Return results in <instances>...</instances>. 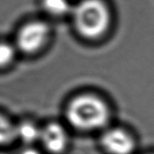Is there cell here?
I'll list each match as a JSON object with an SVG mask.
<instances>
[{"mask_svg":"<svg viewBox=\"0 0 154 154\" xmlns=\"http://www.w3.org/2000/svg\"><path fill=\"white\" fill-rule=\"evenodd\" d=\"M109 116L106 103L93 95H78L70 101L66 109L69 123L84 131L102 128L108 122Z\"/></svg>","mask_w":154,"mask_h":154,"instance_id":"obj_1","label":"cell"},{"mask_svg":"<svg viewBox=\"0 0 154 154\" xmlns=\"http://www.w3.org/2000/svg\"><path fill=\"white\" fill-rule=\"evenodd\" d=\"M71 14L78 32L87 39L100 37L111 21L110 11L103 0H80Z\"/></svg>","mask_w":154,"mask_h":154,"instance_id":"obj_2","label":"cell"},{"mask_svg":"<svg viewBox=\"0 0 154 154\" xmlns=\"http://www.w3.org/2000/svg\"><path fill=\"white\" fill-rule=\"evenodd\" d=\"M50 27L44 21H34L23 26L16 38V48L24 53L38 51L48 41Z\"/></svg>","mask_w":154,"mask_h":154,"instance_id":"obj_3","label":"cell"},{"mask_svg":"<svg viewBox=\"0 0 154 154\" xmlns=\"http://www.w3.org/2000/svg\"><path fill=\"white\" fill-rule=\"evenodd\" d=\"M101 141L104 149L111 154H131L135 149L133 137L120 128L107 130Z\"/></svg>","mask_w":154,"mask_h":154,"instance_id":"obj_4","label":"cell"},{"mask_svg":"<svg viewBox=\"0 0 154 154\" xmlns=\"http://www.w3.org/2000/svg\"><path fill=\"white\" fill-rule=\"evenodd\" d=\"M40 140L48 152L58 154L66 149L68 135L60 124L51 122L42 128Z\"/></svg>","mask_w":154,"mask_h":154,"instance_id":"obj_5","label":"cell"},{"mask_svg":"<svg viewBox=\"0 0 154 154\" xmlns=\"http://www.w3.org/2000/svg\"><path fill=\"white\" fill-rule=\"evenodd\" d=\"M42 128L31 122H23L16 125V139L26 144H32L40 140Z\"/></svg>","mask_w":154,"mask_h":154,"instance_id":"obj_6","label":"cell"},{"mask_svg":"<svg viewBox=\"0 0 154 154\" xmlns=\"http://www.w3.org/2000/svg\"><path fill=\"white\" fill-rule=\"evenodd\" d=\"M44 11L53 17H63L72 13L70 0H42Z\"/></svg>","mask_w":154,"mask_h":154,"instance_id":"obj_7","label":"cell"},{"mask_svg":"<svg viewBox=\"0 0 154 154\" xmlns=\"http://www.w3.org/2000/svg\"><path fill=\"white\" fill-rule=\"evenodd\" d=\"M16 139V125L0 113V145H5Z\"/></svg>","mask_w":154,"mask_h":154,"instance_id":"obj_8","label":"cell"},{"mask_svg":"<svg viewBox=\"0 0 154 154\" xmlns=\"http://www.w3.org/2000/svg\"><path fill=\"white\" fill-rule=\"evenodd\" d=\"M16 48L7 42H0V68L8 66L13 62Z\"/></svg>","mask_w":154,"mask_h":154,"instance_id":"obj_9","label":"cell"},{"mask_svg":"<svg viewBox=\"0 0 154 154\" xmlns=\"http://www.w3.org/2000/svg\"><path fill=\"white\" fill-rule=\"evenodd\" d=\"M20 154H40L38 150L32 147H26L21 150Z\"/></svg>","mask_w":154,"mask_h":154,"instance_id":"obj_10","label":"cell"},{"mask_svg":"<svg viewBox=\"0 0 154 154\" xmlns=\"http://www.w3.org/2000/svg\"><path fill=\"white\" fill-rule=\"evenodd\" d=\"M0 154H5V153H4V152H0Z\"/></svg>","mask_w":154,"mask_h":154,"instance_id":"obj_11","label":"cell"},{"mask_svg":"<svg viewBox=\"0 0 154 154\" xmlns=\"http://www.w3.org/2000/svg\"><path fill=\"white\" fill-rule=\"evenodd\" d=\"M148 154H154V153H148Z\"/></svg>","mask_w":154,"mask_h":154,"instance_id":"obj_12","label":"cell"}]
</instances>
